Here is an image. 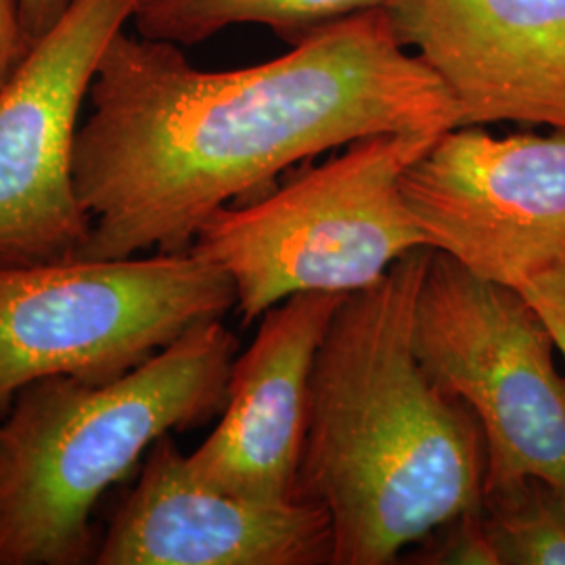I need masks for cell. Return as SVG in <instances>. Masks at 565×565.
I'll return each mask as SVG.
<instances>
[{
	"label": "cell",
	"instance_id": "1",
	"mask_svg": "<svg viewBox=\"0 0 565 565\" xmlns=\"http://www.w3.org/2000/svg\"><path fill=\"white\" fill-rule=\"evenodd\" d=\"M74 179L93 231L81 256L184 252L224 205L324 151L385 132H445L459 109L387 9L333 21L273 61L191 65L172 42H109Z\"/></svg>",
	"mask_w": 565,
	"mask_h": 565
},
{
	"label": "cell",
	"instance_id": "2",
	"mask_svg": "<svg viewBox=\"0 0 565 565\" xmlns=\"http://www.w3.org/2000/svg\"><path fill=\"white\" fill-rule=\"evenodd\" d=\"M429 258L415 249L348 294L317 352L296 501L327 511L331 565L401 564L434 527L482 509V429L413 345Z\"/></svg>",
	"mask_w": 565,
	"mask_h": 565
},
{
	"label": "cell",
	"instance_id": "3",
	"mask_svg": "<svg viewBox=\"0 0 565 565\" xmlns=\"http://www.w3.org/2000/svg\"><path fill=\"white\" fill-rule=\"evenodd\" d=\"M235 356V333L214 319L111 382L25 385L0 422V565L95 557L90 513L103 492L160 438L223 411Z\"/></svg>",
	"mask_w": 565,
	"mask_h": 565
},
{
	"label": "cell",
	"instance_id": "4",
	"mask_svg": "<svg viewBox=\"0 0 565 565\" xmlns=\"http://www.w3.org/2000/svg\"><path fill=\"white\" fill-rule=\"evenodd\" d=\"M440 135L385 132L350 142L263 195L224 205L189 249L228 275L243 324L296 294L366 289L425 247L401 182Z\"/></svg>",
	"mask_w": 565,
	"mask_h": 565
},
{
	"label": "cell",
	"instance_id": "5",
	"mask_svg": "<svg viewBox=\"0 0 565 565\" xmlns=\"http://www.w3.org/2000/svg\"><path fill=\"white\" fill-rule=\"evenodd\" d=\"M235 303L228 275L191 249L0 263V404L49 377L111 382Z\"/></svg>",
	"mask_w": 565,
	"mask_h": 565
},
{
	"label": "cell",
	"instance_id": "6",
	"mask_svg": "<svg viewBox=\"0 0 565 565\" xmlns=\"http://www.w3.org/2000/svg\"><path fill=\"white\" fill-rule=\"evenodd\" d=\"M413 345L427 377L482 429L484 494L539 478L565 492V375L545 319L515 287L431 249Z\"/></svg>",
	"mask_w": 565,
	"mask_h": 565
},
{
	"label": "cell",
	"instance_id": "7",
	"mask_svg": "<svg viewBox=\"0 0 565 565\" xmlns=\"http://www.w3.org/2000/svg\"><path fill=\"white\" fill-rule=\"evenodd\" d=\"M141 0H74L0 90V263L81 256L93 221L74 153L103 53Z\"/></svg>",
	"mask_w": 565,
	"mask_h": 565
},
{
	"label": "cell",
	"instance_id": "8",
	"mask_svg": "<svg viewBox=\"0 0 565 565\" xmlns=\"http://www.w3.org/2000/svg\"><path fill=\"white\" fill-rule=\"evenodd\" d=\"M401 186L425 247L480 279L522 289L565 263V130L448 128Z\"/></svg>",
	"mask_w": 565,
	"mask_h": 565
},
{
	"label": "cell",
	"instance_id": "9",
	"mask_svg": "<svg viewBox=\"0 0 565 565\" xmlns=\"http://www.w3.org/2000/svg\"><path fill=\"white\" fill-rule=\"evenodd\" d=\"M387 13L445 84L459 126L565 130V0H392Z\"/></svg>",
	"mask_w": 565,
	"mask_h": 565
},
{
	"label": "cell",
	"instance_id": "10",
	"mask_svg": "<svg viewBox=\"0 0 565 565\" xmlns=\"http://www.w3.org/2000/svg\"><path fill=\"white\" fill-rule=\"evenodd\" d=\"M323 507L254 503L198 480L170 436L147 452L139 482L95 551L99 565L331 564Z\"/></svg>",
	"mask_w": 565,
	"mask_h": 565
},
{
	"label": "cell",
	"instance_id": "11",
	"mask_svg": "<svg viewBox=\"0 0 565 565\" xmlns=\"http://www.w3.org/2000/svg\"><path fill=\"white\" fill-rule=\"evenodd\" d=\"M343 300L306 291L264 312L231 366L221 422L186 455L203 484L266 505L296 501L312 366Z\"/></svg>",
	"mask_w": 565,
	"mask_h": 565
},
{
	"label": "cell",
	"instance_id": "12",
	"mask_svg": "<svg viewBox=\"0 0 565 565\" xmlns=\"http://www.w3.org/2000/svg\"><path fill=\"white\" fill-rule=\"evenodd\" d=\"M392 0H141L132 21L151 41L198 44L239 23H260L289 44L333 21L390 9Z\"/></svg>",
	"mask_w": 565,
	"mask_h": 565
},
{
	"label": "cell",
	"instance_id": "13",
	"mask_svg": "<svg viewBox=\"0 0 565 565\" xmlns=\"http://www.w3.org/2000/svg\"><path fill=\"white\" fill-rule=\"evenodd\" d=\"M486 530L499 565H565V492L539 478L486 492Z\"/></svg>",
	"mask_w": 565,
	"mask_h": 565
},
{
	"label": "cell",
	"instance_id": "14",
	"mask_svg": "<svg viewBox=\"0 0 565 565\" xmlns=\"http://www.w3.org/2000/svg\"><path fill=\"white\" fill-rule=\"evenodd\" d=\"M401 562L417 565H499L480 511L461 513L434 527Z\"/></svg>",
	"mask_w": 565,
	"mask_h": 565
},
{
	"label": "cell",
	"instance_id": "15",
	"mask_svg": "<svg viewBox=\"0 0 565 565\" xmlns=\"http://www.w3.org/2000/svg\"><path fill=\"white\" fill-rule=\"evenodd\" d=\"M520 291L545 319L565 361V263L525 282Z\"/></svg>",
	"mask_w": 565,
	"mask_h": 565
},
{
	"label": "cell",
	"instance_id": "16",
	"mask_svg": "<svg viewBox=\"0 0 565 565\" xmlns=\"http://www.w3.org/2000/svg\"><path fill=\"white\" fill-rule=\"evenodd\" d=\"M32 46L23 28L21 0H0V90L18 74Z\"/></svg>",
	"mask_w": 565,
	"mask_h": 565
},
{
	"label": "cell",
	"instance_id": "17",
	"mask_svg": "<svg viewBox=\"0 0 565 565\" xmlns=\"http://www.w3.org/2000/svg\"><path fill=\"white\" fill-rule=\"evenodd\" d=\"M72 2L74 0H21V18L30 41L42 39L63 18Z\"/></svg>",
	"mask_w": 565,
	"mask_h": 565
}]
</instances>
